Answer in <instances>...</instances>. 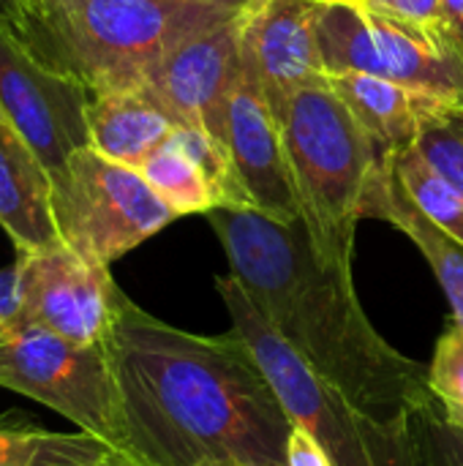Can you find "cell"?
Segmentation results:
<instances>
[{
	"instance_id": "1",
	"label": "cell",
	"mask_w": 463,
	"mask_h": 466,
	"mask_svg": "<svg viewBox=\"0 0 463 466\" xmlns=\"http://www.w3.org/2000/svg\"><path fill=\"white\" fill-rule=\"evenodd\" d=\"M104 350L131 466H287L292 420L235 330L196 336L126 295Z\"/></svg>"
},
{
	"instance_id": "2",
	"label": "cell",
	"mask_w": 463,
	"mask_h": 466,
	"mask_svg": "<svg viewBox=\"0 0 463 466\" xmlns=\"http://www.w3.org/2000/svg\"><path fill=\"white\" fill-rule=\"evenodd\" d=\"M232 276L267 322L327 382L371 418L409 429L434 401L428 366L396 350L360 306L352 268L319 257L300 221L281 224L259 210L207 213Z\"/></svg>"
},
{
	"instance_id": "3",
	"label": "cell",
	"mask_w": 463,
	"mask_h": 466,
	"mask_svg": "<svg viewBox=\"0 0 463 466\" xmlns=\"http://www.w3.org/2000/svg\"><path fill=\"white\" fill-rule=\"evenodd\" d=\"M240 14L177 0H33L22 41L96 96L139 87L169 49Z\"/></svg>"
},
{
	"instance_id": "4",
	"label": "cell",
	"mask_w": 463,
	"mask_h": 466,
	"mask_svg": "<svg viewBox=\"0 0 463 466\" xmlns=\"http://www.w3.org/2000/svg\"><path fill=\"white\" fill-rule=\"evenodd\" d=\"M278 126L314 248L322 259L352 268L366 194L393 156L352 117L327 82L297 90Z\"/></svg>"
},
{
	"instance_id": "5",
	"label": "cell",
	"mask_w": 463,
	"mask_h": 466,
	"mask_svg": "<svg viewBox=\"0 0 463 466\" xmlns=\"http://www.w3.org/2000/svg\"><path fill=\"white\" fill-rule=\"evenodd\" d=\"M216 289L232 319V330L246 341L262 374L273 385L284 412L303 426L336 466H418L409 429L388 426L314 371L229 273L216 279Z\"/></svg>"
},
{
	"instance_id": "6",
	"label": "cell",
	"mask_w": 463,
	"mask_h": 466,
	"mask_svg": "<svg viewBox=\"0 0 463 466\" xmlns=\"http://www.w3.org/2000/svg\"><path fill=\"white\" fill-rule=\"evenodd\" d=\"M52 213L60 243L101 268L180 218L139 169L109 161L93 147L76 150L52 175Z\"/></svg>"
},
{
	"instance_id": "7",
	"label": "cell",
	"mask_w": 463,
	"mask_h": 466,
	"mask_svg": "<svg viewBox=\"0 0 463 466\" xmlns=\"http://www.w3.org/2000/svg\"><path fill=\"white\" fill-rule=\"evenodd\" d=\"M0 388L60 412L120 453V399L104 344L82 347L19 319L0 339Z\"/></svg>"
},
{
	"instance_id": "8",
	"label": "cell",
	"mask_w": 463,
	"mask_h": 466,
	"mask_svg": "<svg viewBox=\"0 0 463 466\" xmlns=\"http://www.w3.org/2000/svg\"><path fill=\"white\" fill-rule=\"evenodd\" d=\"M317 35L327 74H374L463 109V57L409 25L327 0L317 16Z\"/></svg>"
},
{
	"instance_id": "9",
	"label": "cell",
	"mask_w": 463,
	"mask_h": 466,
	"mask_svg": "<svg viewBox=\"0 0 463 466\" xmlns=\"http://www.w3.org/2000/svg\"><path fill=\"white\" fill-rule=\"evenodd\" d=\"M90 98L76 76L44 63L0 22V106L49 175H57L76 150L90 147Z\"/></svg>"
},
{
	"instance_id": "10",
	"label": "cell",
	"mask_w": 463,
	"mask_h": 466,
	"mask_svg": "<svg viewBox=\"0 0 463 466\" xmlns=\"http://www.w3.org/2000/svg\"><path fill=\"white\" fill-rule=\"evenodd\" d=\"M22 319L41 325L74 344L98 347L106 341L126 292L109 268L82 259L57 243L44 251L16 254Z\"/></svg>"
},
{
	"instance_id": "11",
	"label": "cell",
	"mask_w": 463,
	"mask_h": 466,
	"mask_svg": "<svg viewBox=\"0 0 463 466\" xmlns=\"http://www.w3.org/2000/svg\"><path fill=\"white\" fill-rule=\"evenodd\" d=\"M240 25L243 14L191 35L169 49L139 85L180 128L199 131L221 147H226L229 98L243 74Z\"/></svg>"
},
{
	"instance_id": "12",
	"label": "cell",
	"mask_w": 463,
	"mask_h": 466,
	"mask_svg": "<svg viewBox=\"0 0 463 466\" xmlns=\"http://www.w3.org/2000/svg\"><path fill=\"white\" fill-rule=\"evenodd\" d=\"M322 3L325 0H257L243 11V74L262 90L278 123L297 90L327 82L317 35Z\"/></svg>"
},
{
	"instance_id": "13",
	"label": "cell",
	"mask_w": 463,
	"mask_h": 466,
	"mask_svg": "<svg viewBox=\"0 0 463 466\" xmlns=\"http://www.w3.org/2000/svg\"><path fill=\"white\" fill-rule=\"evenodd\" d=\"M226 147L254 210L281 224L300 221L278 117L246 74H240L229 98Z\"/></svg>"
},
{
	"instance_id": "14",
	"label": "cell",
	"mask_w": 463,
	"mask_h": 466,
	"mask_svg": "<svg viewBox=\"0 0 463 466\" xmlns=\"http://www.w3.org/2000/svg\"><path fill=\"white\" fill-rule=\"evenodd\" d=\"M0 227L16 254L60 243L52 213V175L5 112H0Z\"/></svg>"
},
{
	"instance_id": "15",
	"label": "cell",
	"mask_w": 463,
	"mask_h": 466,
	"mask_svg": "<svg viewBox=\"0 0 463 466\" xmlns=\"http://www.w3.org/2000/svg\"><path fill=\"white\" fill-rule=\"evenodd\" d=\"M87 126L90 147L131 169H139L180 128L145 87L96 93Z\"/></svg>"
},
{
	"instance_id": "16",
	"label": "cell",
	"mask_w": 463,
	"mask_h": 466,
	"mask_svg": "<svg viewBox=\"0 0 463 466\" xmlns=\"http://www.w3.org/2000/svg\"><path fill=\"white\" fill-rule=\"evenodd\" d=\"M363 218H379L401 229L418 251L431 265L439 287L448 295L453 322L463 325V246L450 238L445 229H439L404 191L401 180L396 177L393 158L385 164V169L371 183L366 202H363Z\"/></svg>"
},
{
	"instance_id": "17",
	"label": "cell",
	"mask_w": 463,
	"mask_h": 466,
	"mask_svg": "<svg viewBox=\"0 0 463 466\" xmlns=\"http://www.w3.org/2000/svg\"><path fill=\"white\" fill-rule=\"evenodd\" d=\"M327 85L344 101L352 117L390 156L415 145L426 109L439 104L423 93H415L390 79L363 74V71L327 74Z\"/></svg>"
},
{
	"instance_id": "18",
	"label": "cell",
	"mask_w": 463,
	"mask_h": 466,
	"mask_svg": "<svg viewBox=\"0 0 463 466\" xmlns=\"http://www.w3.org/2000/svg\"><path fill=\"white\" fill-rule=\"evenodd\" d=\"M126 459L104 440L76 431L0 429V466H123Z\"/></svg>"
},
{
	"instance_id": "19",
	"label": "cell",
	"mask_w": 463,
	"mask_h": 466,
	"mask_svg": "<svg viewBox=\"0 0 463 466\" xmlns=\"http://www.w3.org/2000/svg\"><path fill=\"white\" fill-rule=\"evenodd\" d=\"M139 172L177 216L216 210V197L207 175L202 172L196 158L175 139V134L139 167Z\"/></svg>"
},
{
	"instance_id": "20",
	"label": "cell",
	"mask_w": 463,
	"mask_h": 466,
	"mask_svg": "<svg viewBox=\"0 0 463 466\" xmlns=\"http://www.w3.org/2000/svg\"><path fill=\"white\" fill-rule=\"evenodd\" d=\"M396 177L401 180L409 199L450 238L463 246V194L453 188L442 175H437L418 147H407L393 156Z\"/></svg>"
},
{
	"instance_id": "21",
	"label": "cell",
	"mask_w": 463,
	"mask_h": 466,
	"mask_svg": "<svg viewBox=\"0 0 463 466\" xmlns=\"http://www.w3.org/2000/svg\"><path fill=\"white\" fill-rule=\"evenodd\" d=\"M415 147L437 175L463 194V109L448 104L428 106Z\"/></svg>"
},
{
	"instance_id": "22",
	"label": "cell",
	"mask_w": 463,
	"mask_h": 466,
	"mask_svg": "<svg viewBox=\"0 0 463 466\" xmlns=\"http://www.w3.org/2000/svg\"><path fill=\"white\" fill-rule=\"evenodd\" d=\"M428 390L442 415L453 426H463V325L458 322H450L434 344L428 363Z\"/></svg>"
},
{
	"instance_id": "23",
	"label": "cell",
	"mask_w": 463,
	"mask_h": 466,
	"mask_svg": "<svg viewBox=\"0 0 463 466\" xmlns=\"http://www.w3.org/2000/svg\"><path fill=\"white\" fill-rule=\"evenodd\" d=\"M409 431L418 466H463V429L442 415L437 399L412 415Z\"/></svg>"
},
{
	"instance_id": "24",
	"label": "cell",
	"mask_w": 463,
	"mask_h": 466,
	"mask_svg": "<svg viewBox=\"0 0 463 466\" xmlns=\"http://www.w3.org/2000/svg\"><path fill=\"white\" fill-rule=\"evenodd\" d=\"M442 5H445V0H393L390 19L409 25L412 30L428 35L431 41H437L442 46H450L448 38H445Z\"/></svg>"
},
{
	"instance_id": "25",
	"label": "cell",
	"mask_w": 463,
	"mask_h": 466,
	"mask_svg": "<svg viewBox=\"0 0 463 466\" xmlns=\"http://www.w3.org/2000/svg\"><path fill=\"white\" fill-rule=\"evenodd\" d=\"M287 466H336L325 448L303 429L292 423L287 437Z\"/></svg>"
},
{
	"instance_id": "26",
	"label": "cell",
	"mask_w": 463,
	"mask_h": 466,
	"mask_svg": "<svg viewBox=\"0 0 463 466\" xmlns=\"http://www.w3.org/2000/svg\"><path fill=\"white\" fill-rule=\"evenodd\" d=\"M22 319L19 306V270L16 262L0 270V339Z\"/></svg>"
},
{
	"instance_id": "27",
	"label": "cell",
	"mask_w": 463,
	"mask_h": 466,
	"mask_svg": "<svg viewBox=\"0 0 463 466\" xmlns=\"http://www.w3.org/2000/svg\"><path fill=\"white\" fill-rule=\"evenodd\" d=\"M445 38L463 57V0H445L442 5Z\"/></svg>"
},
{
	"instance_id": "28",
	"label": "cell",
	"mask_w": 463,
	"mask_h": 466,
	"mask_svg": "<svg viewBox=\"0 0 463 466\" xmlns=\"http://www.w3.org/2000/svg\"><path fill=\"white\" fill-rule=\"evenodd\" d=\"M30 8H33V0H0V22L8 25L22 38L27 30Z\"/></svg>"
},
{
	"instance_id": "29",
	"label": "cell",
	"mask_w": 463,
	"mask_h": 466,
	"mask_svg": "<svg viewBox=\"0 0 463 466\" xmlns=\"http://www.w3.org/2000/svg\"><path fill=\"white\" fill-rule=\"evenodd\" d=\"M177 3H213V5H229V8H240V11H246L251 3H257V0H177Z\"/></svg>"
},
{
	"instance_id": "30",
	"label": "cell",
	"mask_w": 463,
	"mask_h": 466,
	"mask_svg": "<svg viewBox=\"0 0 463 466\" xmlns=\"http://www.w3.org/2000/svg\"><path fill=\"white\" fill-rule=\"evenodd\" d=\"M199 466H248V464H232V461H207V464Z\"/></svg>"
},
{
	"instance_id": "31",
	"label": "cell",
	"mask_w": 463,
	"mask_h": 466,
	"mask_svg": "<svg viewBox=\"0 0 463 466\" xmlns=\"http://www.w3.org/2000/svg\"><path fill=\"white\" fill-rule=\"evenodd\" d=\"M123 466H131V464H128V461H126V464H123Z\"/></svg>"
},
{
	"instance_id": "32",
	"label": "cell",
	"mask_w": 463,
	"mask_h": 466,
	"mask_svg": "<svg viewBox=\"0 0 463 466\" xmlns=\"http://www.w3.org/2000/svg\"><path fill=\"white\" fill-rule=\"evenodd\" d=\"M0 112H3V106H0Z\"/></svg>"
},
{
	"instance_id": "33",
	"label": "cell",
	"mask_w": 463,
	"mask_h": 466,
	"mask_svg": "<svg viewBox=\"0 0 463 466\" xmlns=\"http://www.w3.org/2000/svg\"><path fill=\"white\" fill-rule=\"evenodd\" d=\"M458 429H463V426H458Z\"/></svg>"
},
{
	"instance_id": "34",
	"label": "cell",
	"mask_w": 463,
	"mask_h": 466,
	"mask_svg": "<svg viewBox=\"0 0 463 466\" xmlns=\"http://www.w3.org/2000/svg\"><path fill=\"white\" fill-rule=\"evenodd\" d=\"M325 3H327V0H325Z\"/></svg>"
}]
</instances>
